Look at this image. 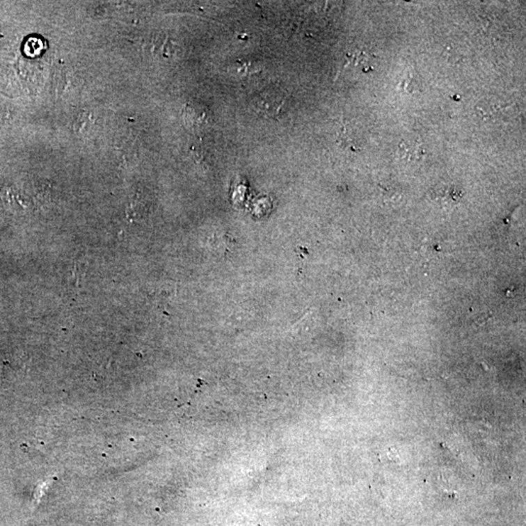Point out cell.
<instances>
[{
	"label": "cell",
	"instance_id": "cell-3",
	"mask_svg": "<svg viewBox=\"0 0 526 526\" xmlns=\"http://www.w3.org/2000/svg\"><path fill=\"white\" fill-rule=\"evenodd\" d=\"M424 151L420 143L416 141H401L399 148V157L408 161L419 160Z\"/></svg>",
	"mask_w": 526,
	"mask_h": 526
},
{
	"label": "cell",
	"instance_id": "cell-2",
	"mask_svg": "<svg viewBox=\"0 0 526 526\" xmlns=\"http://www.w3.org/2000/svg\"><path fill=\"white\" fill-rule=\"evenodd\" d=\"M184 119L186 126L192 129H202L209 124L208 109L198 102L187 104L184 109Z\"/></svg>",
	"mask_w": 526,
	"mask_h": 526
},
{
	"label": "cell",
	"instance_id": "cell-1",
	"mask_svg": "<svg viewBox=\"0 0 526 526\" xmlns=\"http://www.w3.org/2000/svg\"><path fill=\"white\" fill-rule=\"evenodd\" d=\"M286 106L287 97L278 90H266L260 93L255 99V109L265 116H279L284 113Z\"/></svg>",
	"mask_w": 526,
	"mask_h": 526
}]
</instances>
